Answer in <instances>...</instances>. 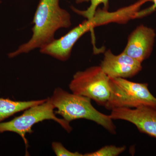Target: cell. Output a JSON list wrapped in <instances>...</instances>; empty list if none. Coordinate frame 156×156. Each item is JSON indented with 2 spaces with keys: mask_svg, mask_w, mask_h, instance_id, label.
<instances>
[{
  "mask_svg": "<svg viewBox=\"0 0 156 156\" xmlns=\"http://www.w3.org/2000/svg\"><path fill=\"white\" fill-rule=\"evenodd\" d=\"M59 0H40L33 20V34L29 40L9 53V58L41 49L53 41L55 33L71 25L70 14L59 6Z\"/></svg>",
  "mask_w": 156,
  "mask_h": 156,
  "instance_id": "obj_1",
  "label": "cell"
},
{
  "mask_svg": "<svg viewBox=\"0 0 156 156\" xmlns=\"http://www.w3.org/2000/svg\"><path fill=\"white\" fill-rule=\"evenodd\" d=\"M50 99L54 108L57 109L54 111L55 114L60 115L69 123L86 119L102 126L111 134L116 133V128L110 115L98 111L92 105L90 98L69 93L58 87L54 89Z\"/></svg>",
  "mask_w": 156,
  "mask_h": 156,
  "instance_id": "obj_2",
  "label": "cell"
},
{
  "mask_svg": "<svg viewBox=\"0 0 156 156\" xmlns=\"http://www.w3.org/2000/svg\"><path fill=\"white\" fill-rule=\"evenodd\" d=\"M110 96L105 107L136 108L141 106L156 108V98L150 92L147 83L131 82L122 78H111Z\"/></svg>",
  "mask_w": 156,
  "mask_h": 156,
  "instance_id": "obj_3",
  "label": "cell"
},
{
  "mask_svg": "<svg viewBox=\"0 0 156 156\" xmlns=\"http://www.w3.org/2000/svg\"><path fill=\"white\" fill-rule=\"evenodd\" d=\"M54 109L50 97L48 98L44 102L27 109L22 115L15 117L11 121L0 123V134L5 131H11L19 134L23 140L27 151L28 143L26 134L32 133L33 131L32 128L37 123L46 120H53L68 133H70L73 128L69 123L64 119L56 117Z\"/></svg>",
  "mask_w": 156,
  "mask_h": 156,
  "instance_id": "obj_4",
  "label": "cell"
},
{
  "mask_svg": "<svg viewBox=\"0 0 156 156\" xmlns=\"http://www.w3.org/2000/svg\"><path fill=\"white\" fill-rule=\"evenodd\" d=\"M110 80L100 66H93L77 72L69 87L73 93L88 98L105 107L110 96Z\"/></svg>",
  "mask_w": 156,
  "mask_h": 156,
  "instance_id": "obj_5",
  "label": "cell"
},
{
  "mask_svg": "<svg viewBox=\"0 0 156 156\" xmlns=\"http://www.w3.org/2000/svg\"><path fill=\"white\" fill-rule=\"evenodd\" d=\"M103 24V17L100 13L96 12L92 19L84 20L60 38L55 39L40 49V52L61 61H67L70 57L74 45L79 39L95 27Z\"/></svg>",
  "mask_w": 156,
  "mask_h": 156,
  "instance_id": "obj_6",
  "label": "cell"
},
{
  "mask_svg": "<svg viewBox=\"0 0 156 156\" xmlns=\"http://www.w3.org/2000/svg\"><path fill=\"white\" fill-rule=\"evenodd\" d=\"M112 120H122L134 124L140 132L156 138V108L141 106L135 109L116 108L111 110Z\"/></svg>",
  "mask_w": 156,
  "mask_h": 156,
  "instance_id": "obj_7",
  "label": "cell"
},
{
  "mask_svg": "<svg viewBox=\"0 0 156 156\" xmlns=\"http://www.w3.org/2000/svg\"><path fill=\"white\" fill-rule=\"evenodd\" d=\"M141 63L123 52L116 55L108 50L105 52L99 66L110 78L127 79L133 77L141 70Z\"/></svg>",
  "mask_w": 156,
  "mask_h": 156,
  "instance_id": "obj_8",
  "label": "cell"
},
{
  "mask_svg": "<svg viewBox=\"0 0 156 156\" xmlns=\"http://www.w3.org/2000/svg\"><path fill=\"white\" fill-rule=\"evenodd\" d=\"M155 37L153 29L143 25L138 26L129 35L123 52L142 63L150 56Z\"/></svg>",
  "mask_w": 156,
  "mask_h": 156,
  "instance_id": "obj_9",
  "label": "cell"
},
{
  "mask_svg": "<svg viewBox=\"0 0 156 156\" xmlns=\"http://www.w3.org/2000/svg\"><path fill=\"white\" fill-rule=\"evenodd\" d=\"M46 100L47 98L28 101H15L0 98V123L17 112L43 103Z\"/></svg>",
  "mask_w": 156,
  "mask_h": 156,
  "instance_id": "obj_10",
  "label": "cell"
},
{
  "mask_svg": "<svg viewBox=\"0 0 156 156\" xmlns=\"http://www.w3.org/2000/svg\"><path fill=\"white\" fill-rule=\"evenodd\" d=\"M109 0H76V4H81L85 2H91V5L87 10L85 11H81L76 9L73 6H72L71 9L79 15H81L85 17L87 19H92L96 12L98 7L101 4H103L104 5L103 10L108 11L109 7Z\"/></svg>",
  "mask_w": 156,
  "mask_h": 156,
  "instance_id": "obj_11",
  "label": "cell"
},
{
  "mask_svg": "<svg viewBox=\"0 0 156 156\" xmlns=\"http://www.w3.org/2000/svg\"><path fill=\"white\" fill-rule=\"evenodd\" d=\"M125 146L116 147L115 145H107L93 152L83 154V156H117L126 150Z\"/></svg>",
  "mask_w": 156,
  "mask_h": 156,
  "instance_id": "obj_12",
  "label": "cell"
},
{
  "mask_svg": "<svg viewBox=\"0 0 156 156\" xmlns=\"http://www.w3.org/2000/svg\"><path fill=\"white\" fill-rule=\"evenodd\" d=\"M53 151L57 156H83V154L79 152H73L68 150L61 143L54 141L52 143Z\"/></svg>",
  "mask_w": 156,
  "mask_h": 156,
  "instance_id": "obj_13",
  "label": "cell"
},
{
  "mask_svg": "<svg viewBox=\"0 0 156 156\" xmlns=\"http://www.w3.org/2000/svg\"><path fill=\"white\" fill-rule=\"evenodd\" d=\"M138 1L140 3L141 5H142L143 4L149 2H151L153 4L149 8L144 9L142 11H140V12L136 11V13L134 14V18H140V17H144L148 14L152 13L156 10V0H139Z\"/></svg>",
  "mask_w": 156,
  "mask_h": 156,
  "instance_id": "obj_14",
  "label": "cell"
}]
</instances>
